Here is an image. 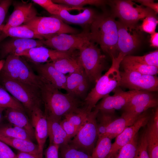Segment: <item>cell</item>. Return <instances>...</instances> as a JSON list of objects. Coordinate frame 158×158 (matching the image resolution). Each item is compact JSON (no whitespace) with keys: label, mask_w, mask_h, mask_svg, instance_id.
<instances>
[{"label":"cell","mask_w":158,"mask_h":158,"mask_svg":"<svg viewBox=\"0 0 158 158\" xmlns=\"http://www.w3.org/2000/svg\"><path fill=\"white\" fill-rule=\"evenodd\" d=\"M40 90L44 107V113L47 118L61 121L67 114L83 107V103L78 98L68 93H63L42 80Z\"/></svg>","instance_id":"1"},{"label":"cell","mask_w":158,"mask_h":158,"mask_svg":"<svg viewBox=\"0 0 158 158\" xmlns=\"http://www.w3.org/2000/svg\"><path fill=\"white\" fill-rule=\"evenodd\" d=\"M90 41L99 45L111 59L117 58L118 32L116 20L111 11L97 14L89 28Z\"/></svg>","instance_id":"2"},{"label":"cell","mask_w":158,"mask_h":158,"mask_svg":"<svg viewBox=\"0 0 158 158\" xmlns=\"http://www.w3.org/2000/svg\"><path fill=\"white\" fill-rule=\"evenodd\" d=\"M125 56L119 54L118 57L111 59L112 64L108 71L96 83L94 87L85 97L83 107L89 113L98 102L120 86L121 76L119 67Z\"/></svg>","instance_id":"3"},{"label":"cell","mask_w":158,"mask_h":158,"mask_svg":"<svg viewBox=\"0 0 158 158\" xmlns=\"http://www.w3.org/2000/svg\"><path fill=\"white\" fill-rule=\"evenodd\" d=\"M0 76L27 84L40 89V77L23 57L14 54L6 57Z\"/></svg>","instance_id":"4"},{"label":"cell","mask_w":158,"mask_h":158,"mask_svg":"<svg viewBox=\"0 0 158 158\" xmlns=\"http://www.w3.org/2000/svg\"><path fill=\"white\" fill-rule=\"evenodd\" d=\"M98 45L90 40L79 50V59L89 82L95 83L107 66L106 56Z\"/></svg>","instance_id":"5"},{"label":"cell","mask_w":158,"mask_h":158,"mask_svg":"<svg viewBox=\"0 0 158 158\" xmlns=\"http://www.w3.org/2000/svg\"><path fill=\"white\" fill-rule=\"evenodd\" d=\"M107 4L111 7L110 11L114 18H118L119 21L130 30L137 28L140 20L157 15L152 10L136 4L132 0H109Z\"/></svg>","instance_id":"6"},{"label":"cell","mask_w":158,"mask_h":158,"mask_svg":"<svg viewBox=\"0 0 158 158\" xmlns=\"http://www.w3.org/2000/svg\"><path fill=\"white\" fill-rule=\"evenodd\" d=\"M3 87L23 106L30 115L34 108L42 103L40 90L30 85L0 76Z\"/></svg>","instance_id":"7"},{"label":"cell","mask_w":158,"mask_h":158,"mask_svg":"<svg viewBox=\"0 0 158 158\" xmlns=\"http://www.w3.org/2000/svg\"><path fill=\"white\" fill-rule=\"evenodd\" d=\"M99 111L94 109L75 135L68 142L77 149L91 155L98 139L97 116Z\"/></svg>","instance_id":"8"},{"label":"cell","mask_w":158,"mask_h":158,"mask_svg":"<svg viewBox=\"0 0 158 158\" xmlns=\"http://www.w3.org/2000/svg\"><path fill=\"white\" fill-rule=\"evenodd\" d=\"M89 28L76 34L62 33L46 36L41 41L44 46L62 52L79 50L90 40Z\"/></svg>","instance_id":"9"},{"label":"cell","mask_w":158,"mask_h":158,"mask_svg":"<svg viewBox=\"0 0 158 158\" xmlns=\"http://www.w3.org/2000/svg\"><path fill=\"white\" fill-rule=\"evenodd\" d=\"M23 25L44 38L46 36L56 34H76L80 32L54 15L49 17L37 16Z\"/></svg>","instance_id":"10"},{"label":"cell","mask_w":158,"mask_h":158,"mask_svg":"<svg viewBox=\"0 0 158 158\" xmlns=\"http://www.w3.org/2000/svg\"><path fill=\"white\" fill-rule=\"evenodd\" d=\"M120 86L131 90L157 92L158 78L155 75L141 73L130 71H120Z\"/></svg>","instance_id":"11"},{"label":"cell","mask_w":158,"mask_h":158,"mask_svg":"<svg viewBox=\"0 0 158 158\" xmlns=\"http://www.w3.org/2000/svg\"><path fill=\"white\" fill-rule=\"evenodd\" d=\"M118 32L117 50L125 56L130 55L140 46L143 41L142 33L136 28L130 29L119 21H116Z\"/></svg>","instance_id":"12"},{"label":"cell","mask_w":158,"mask_h":158,"mask_svg":"<svg viewBox=\"0 0 158 158\" xmlns=\"http://www.w3.org/2000/svg\"><path fill=\"white\" fill-rule=\"evenodd\" d=\"M151 116L152 115L147 110L143 112L132 125L126 128L118 135L112 144L107 158H115L120 149L131 140L141 128L147 125Z\"/></svg>","instance_id":"13"},{"label":"cell","mask_w":158,"mask_h":158,"mask_svg":"<svg viewBox=\"0 0 158 158\" xmlns=\"http://www.w3.org/2000/svg\"><path fill=\"white\" fill-rule=\"evenodd\" d=\"M113 91V95L104 97L93 109L102 112H114L116 110L122 109L139 91H124L119 86Z\"/></svg>","instance_id":"14"},{"label":"cell","mask_w":158,"mask_h":158,"mask_svg":"<svg viewBox=\"0 0 158 158\" xmlns=\"http://www.w3.org/2000/svg\"><path fill=\"white\" fill-rule=\"evenodd\" d=\"M152 92L139 91L122 109L123 113L138 116L149 109L156 107L157 97Z\"/></svg>","instance_id":"15"},{"label":"cell","mask_w":158,"mask_h":158,"mask_svg":"<svg viewBox=\"0 0 158 158\" xmlns=\"http://www.w3.org/2000/svg\"><path fill=\"white\" fill-rule=\"evenodd\" d=\"M76 51L62 52L41 46L25 50L17 55L25 58L32 63L42 64L68 56Z\"/></svg>","instance_id":"16"},{"label":"cell","mask_w":158,"mask_h":158,"mask_svg":"<svg viewBox=\"0 0 158 158\" xmlns=\"http://www.w3.org/2000/svg\"><path fill=\"white\" fill-rule=\"evenodd\" d=\"M13 11L3 29L4 34L10 28L23 25L37 16V14L31 3L13 1Z\"/></svg>","instance_id":"17"},{"label":"cell","mask_w":158,"mask_h":158,"mask_svg":"<svg viewBox=\"0 0 158 158\" xmlns=\"http://www.w3.org/2000/svg\"><path fill=\"white\" fill-rule=\"evenodd\" d=\"M44 46L40 40L12 37L0 44V59L9 55H18L25 50Z\"/></svg>","instance_id":"18"},{"label":"cell","mask_w":158,"mask_h":158,"mask_svg":"<svg viewBox=\"0 0 158 158\" xmlns=\"http://www.w3.org/2000/svg\"><path fill=\"white\" fill-rule=\"evenodd\" d=\"M33 67L41 80L59 90H65L66 75L57 70L51 62L42 64L32 63Z\"/></svg>","instance_id":"19"},{"label":"cell","mask_w":158,"mask_h":158,"mask_svg":"<svg viewBox=\"0 0 158 158\" xmlns=\"http://www.w3.org/2000/svg\"><path fill=\"white\" fill-rule=\"evenodd\" d=\"M30 115L39 152L43 155V149L48 137L47 119L40 107L34 108Z\"/></svg>","instance_id":"20"},{"label":"cell","mask_w":158,"mask_h":158,"mask_svg":"<svg viewBox=\"0 0 158 158\" xmlns=\"http://www.w3.org/2000/svg\"><path fill=\"white\" fill-rule=\"evenodd\" d=\"M97 14L93 9L84 8L82 12L77 14H71L68 11L63 10L58 15L54 16L67 24L77 25L85 29L90 28Z\"/></svg>","instance_id":"21"},{"label":"cell","mask_w":158,"mask_h":158,"mask_svg":"<svg viewBox=\"0 0 158 158\" xmlns=\"http://www.w3.org/2000/svg\"><path fill=\"white\" fill-rule=\"evenodd\" d=\"M146 130L147 151L150 158H158V109L156 108Z\"/></svg>","instance_id":"22"},{"label":"cell","mask_w":158,"mask_h":158,"mask_svg":"<svg viewBox=\"0 0 158 158\" xmlns=\"http://www.w3.org/2000/svg\"><path fill=\"white\" fill-rule=\"evenodd\" d=\"M58 71L66 75L84 72L79 56V50L71 55L60 58L51 62Z\"/></svg>","instance_id":"23"},{"label":"cell","mask_w":158,"mask_h":158,"mask_svg":"<svg viewBox=\"0 0 158 158\" xmlns=\"http://www.w3.org/2000/svg\"><path fill=\"white\" fill-rule=\"evenodd\" d=\"M5 110V117L11 124L24 129L35 138L34 129L25 111L12 108Z\"/></svg>","instance_id":"24"},{"label":"cell","mask_w":158,"mask_h":158,"mask_svg":"<svg viewBox=\"0 0 158 158\" xmlns=\"http://www.w3.org/2000/svg\"><path fill=\"white\" fill-rule=\"evenodd\" d=\"M139 116L123 113L121 117L114 119L109 124L106 128L103 136L107 137L111 139L116 138L125 128L132 125Z\"/></svg>","instance_id":"25"},{"label":"cell","mask_w":158,"mask_h":158,"mask_svg":"<svg viewBox=\"0 0 158 158\" xmlns=\"http://www.w3.org/2000/svg\"><path fill=\"white\" fill-rule=\"evenodd\" d=\"M47 119L49 144L60 146L68 143L71 140L62 128L60 124L61 121L50 118Z\"/></svg>","instance_id":"26"},{"label":"cell","mask_w":158,"mask_h":158,"mask_svg":"<svg viewBox=\"0 0 158 158\" xmlns=\"http://www.w3.org/2000/svg\"><path fill=\"white\" fill-rule=\"evenodd\" d=\"M0 141L20 152L41 154L38 145L31 141L9 138L0 134Z\"/></svg>","instance_id":"27"},{"label":"cell","mask_w":158,"mask_h":158,"mask_svg":"<svg viewBox=\"0 0 158 158\" xmlns=\"http://www.w3.org/2000/svg\"><path fill=\"white\" fill-rule=\"evenodd\" d=\"M120 65L124 71H133L144 74L154 75H156L158 73V67L127 60L123 58Z\"/></svg>","instance_id":"28"},{"label":"cell","mask_w":158,"mask_h":158,"mask_svg":"<svg viewBox=\"0 0 158 158\" xmlns=\"http://www.w3.org/2000/svg\"><path fill=\"white\" fill-rule=\"evenodd\" d=\"M4 34L6 36L14 38L32 39H37L40 40L44 39L42 37L23 25L10 28Z\"/></svg>","instance_id":"29"},{"label":"cell","mask_w":158,"mask_h":158,"mask_svg":"<svg viewBox=\"0 0 158 158\" xmlns=\"http://www.w3.org/2000/svg\"><path fill=\"white\" fill-rule=\"evenodd\" d=\"M0 134L6 137L32 141L35 139L24 129L11 124L1 125L0 126Z\"/></svg>","instance_id":"30"},{"label":"cell","mask_w":158,"mask_h":158,"mask_svg":"<svg viewBox=\"0 0 158 158\" xmlns=\"http://www.w3.org/2000/svg\"><path fill=\"white\" fill-rule=\"evenodd\" d=\"M111 139L106 136L98 138L91 158H107L111 147Z\"/></svg>","instance_id":"31"},{"label":"cell","mask_w":158,"mask_h":158,"mask_svg":"<svg viewBox=\"0 0 158 158\" xmlns=\"http://www.w3.org/2000/svg\"><path fill=\"white\" fill-rule=\"evenodd\" d=\"M32 1L43 7L53 15H58L63 10H66L68 11L72 10H82V8L55 3L51 0H33Z\"/></svg>","instance_id":"32"},{"label":"cell","mask_w":158,"mask_h":158,"mask_svg":"<svg viewBox=\"0 0 158 158\" xmlns=\"http://www.w3.org/2000/svg\"><path fill=\"white\" fill-rule=\"evenodd\" d=\"M138 138V133L120 149L115 158H137Z\"/></svg>","instance_id":"33"},{"label":"cell","mask_w":158,"mask_h":158,"mask_svg":"<svg viewBox=\"0 0 158 158\" xmlns=\"http://www.w3.org/2000/svg\"><path fill=\"white\" fill-rule=\"evenodd\" d=\"M59 158H91L90 154L76 149L68 143L59 146Z\"/></svg>","instance_id":"34"},{"label":"cell","mask_w":158,"mask_h":158,"mask_svg":"<svg viewBox=\"0 0 158 158\" xmlns=\"http://www.w3.org/2000/svg\"><path fill=\"white\" fill-rule=\"evenodd\" d=\"M52 1L55 3L80 8H83V6L87 5L103 6L107 4L108 1L104 0H54Z\"/></svg>","instance_id":"35"},{"label":"cell","mask_w":158,"mask_h":158,"mask_svg":"<svg viewBox=\"0 0 158 158\" xmlns=\"http://www.w3.org/2000/svg\"><path fill=\"white\" fill-rule=\"evenodd\" d=\"M123 59L141 64L158 67V50H156L142 56L131 55L125 56Z\"/></svg>","instance_id":"36"},{"label":"cell","mask_w":158,"mask_h":158,"mask_svg":"<svg viewBox=\"0 0 158 158\" xmlns=\"http://www.w3.org/2000/svg\"><path fill=\"white\" fill-rule=\"evenodd\" d=\"M0 106L6 108L19 109L25 111L23 105L0 85Z\"/></svg>","instance_id":"37"},{"label":"cell","mask_w":158,"mask_h":158,"mask_svg":"<svg viewBox=\"0 0 158 158\" xmlns=\"http://www.w3.org/2000/svg\"><path fill=\"white\" fill-rule=\"evenodd\" d=\"M86 78H87L84 72L68 74L66 75L65 90L67 93L74 95L78 86Z\"/></svg>","instance_id":"38"},{"label":"cell","mask_w":158,"mask_h":158,"mask_svg":"<svg viewBox=\"0 0 158 158\" xmlns=\"http://www.w3.org/2000/svg\"><path fill=\"white\" fill-rule=\"evenodd\" d=\"M88 113L83 107L67 114L63 118L68 120L79 130L85 122Z\"/></svg>","instance_id":"39"},{"label":"cell","mask_w":158,"mask_h":158,"mask_svg":"<svg viewBox=\"0 0 158 158\" xmlns=\"http://www.w3.org/2000/svg\"><path fill=\"white\" fill-rule=\"evenodd\" d=\"M158 23L157 16H149L143 19L140 27L141 31L151 35L155 32Z\"/></svg>","instance_id":"40"},{"label":"cell","mask_w":158,"mask_h":158,"mask_svg":"<svg viewBox=\"0 0 158 158\" xmlns=\"http://www.w3.org/2000/svg\"><path fill=\"white\" fill-rule=\"evenodd\" d=\"M137 158H150L147 151L146 131L142 134L138 142Z\"/></svg>","instance_id":"41"},{"label":"cell","mask_w":158,"mask_h":158,"mask_svg":"<svg viewBox=\"0 0 158 158\" xmlns=\"http://www.w3.org/2000/svg\"><path fill=\"white\" fill-rule=\"evenodd\" d=\"M60 121V124L68 137L71 140L76 135L78 130L68 120L64 118Z\"/></svg>","instance_id":"42"},{"label":"cell","mask_w":158,"mask_h":158,"mask_svg":"<svg viewBox=\"0 0 158 158\" xmlns=\"http://www.w3.org/2000/svg\"><path fill=\"white\" fill-rule=\"evenodd\" d=\"M13 2L11 0H0V28L3 26L2 24Z\"/></svg>","instance_id":"43"},{"label":"cell","mask_w":158,"mask_h":158,"mask_svg":"<svg viewBox=\"0 0 158 158\" xmlns=\"http://www.w3.org/2000/svg\"><path fill=\"white\" fill-rule=\"evenodd\" d=\"M89 82L87 78L85 79L78 86L74 93V95L78 99L84 97L88 89Z\"/></svg>","instance_id":"44"},{"label":"cell","mask_w":158,"mask_h":158,"mask_svg":"<svg viewBox=\"0 0 158 158\" xmlns=\"http://www.w3.org/2000/svg\"><path fill=\"white\" fill-rule=\"evenodd\" d=\"M59 146L49 144L45 152V158H59Z\"/></svg>","instance_id":"45"},{"label":"cell","mask_w":158,"mask_h":158,"mask_svg":"<svg viewBox=\"0 0 158 158\" xmlns=\"http://www.w3.org/2000/svg\"><path fill=\"white\" fill-rule=\"evenodd\" d=\"M136 2L140 3L141 5L153 10L157 14L158 13V3L155 2L152 0H136Z\"/></svg>","instance_id":"46"},{"label":"cell","mask_w":158,"mask_h":158,"mask_svg":"<svg viewBox=\"0 0 158 158\" xmlns=\"http://www.w3.org/2000/svg\"><path fill=\"white\" fill-rule=\"evenodd\" d=\"M0 151L7 154L10 158H18L16 154L6 144L0 141Z\"/></svg>","instance_id":"47"},{"label":"cell","mask_w":158,"mask_h":158,"mask_svg":"<svg viewBox=\"0 0 158 158\" xmlns=\"http://www.w3.org/2000/svg\"><path fill=\"white\" fill-rule=\"evenodd\" d=\"M18 158H42L40 154H35L18 151L16 154Z\"/></svg>","instance_id":"48"},{"label":"cell","mask_w":158,"mask_h":158,"mask_svg":"<svg viewBox=\"0 0 158 158\" xmlns=\"http://www.w3.org/2000/svg\"><path fill=\"white\" fill-rule=\"evenodd\" d=\"M150 46L152 47L158 48V32L156 31L151 34L150 40Z\"/></svg>","instance_id":"49"},{"label":"cell","mask_w":158,"mask_h":158,"mask_svg":"<svg viewBox=\"0 0 158 158\" xmlns=\"http://www.w3.org/2000/svg\"><path fill=\"white\" fill-rule=\"evenodd\" d=\"M6 108H7L2 107H0V126L1 125L2 123L3 120V112Z\"/></svg>","instance_id":"50"},{"label":"cell","mask_w":158,"mask_h":158,"mask_svg":"<svg viewBox=\"0 0 158 158\" xmlns=\"http://www.w3.org/2000/svg\"><path fill=\"white\" fill-rule=\"evenodd\" d=\"M4 25L0 28V42L6 36L3 32V29Z\"/></svg>","instance_id":"51"},{"label":"cell","mask_w":158,"mask_h":158,"mask_svg":"<svg viewBox=\"0 0 158 158\" xmlns=\"http://www.w3.org/2000/svg\"><path fill=\"white\" fill-rule=\"evenodd\" d=\"M0 158H10L5 153L0 151Z\"/></svg>","instance_id":"52"},{"label":"cell","mask_w":158,"mask_h":158,"mask_svg":"<svg viewBox=\"0 0 158 158\" xmlns=\"http://www.w3.org/2000/svg\"></svg>","instance_id":"53"}]
</instances>
